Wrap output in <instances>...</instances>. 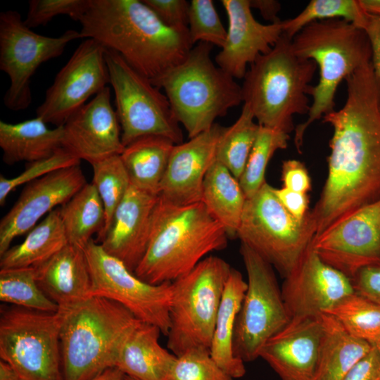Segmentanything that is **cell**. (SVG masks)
Here are the masks:
<instances>
[{
    "label": "cell",
    "instance_id": "db71d44e",
    "mask_svg": "<svg viewBox=\"0 0 380 380\" xmlns=\"http://www.w3.org/2000/svg\"><path fill=\"white\" fill-rule=\"evenodd\" d=\"M380 354V337L372 345Z\"/></svg>",
    "mask_w": 380,
    "mask_h": 380
},
{
    "label": "cell",
    "instance_id": "4fadbf2b",
    "mask_svg": "<svg viewBox=\"0 0 380 380\" xmlns=\"http://www.w3.org/2000/svg\"><path fill=\"white\" fill-rule=\"evenodd\" d=\"M80 38V32L75 30L55 37L42 35L27 27L18 11L1 12L0 69L10 80L4 96L6 107L14 111L27 108L32 102L30 80L37 69L60 56L70 42Z\"/></svg>",
    "mask_w": 380,
    "mask_h": 380
},
{
    "label": "cell",
    "instance_id": "d6986e66",
    "mask_svg": "<svg viewBox=\"0 0 380 380\" xmlns=\"http://www.w3.org/2000/svg\"><path fill=\"white\" fill-rule=\"evenodd\" d=\"M63 148L90 164L120 155L125 146L121 127L107 86L63 125Z\"/></svg>",
    "mask_w": 380,
    "mask_h": 380
},
{
    "label": "cell",
    "instance_id": "8d00e7d4",
    "mask_svg": "<svg viewBox=\"0 0 380 380\" xmlns=\"http://www.w3.org/2000/svg\"><path fill=\"white\" fill-rule=\"evenodd\" d=\"M367 15L358 0H312L296 16L282 20L283 33L292 39L313 22L336 18L363 29Z\"/></svg>",
    "mask_w": 380,
    "mask_h": 380
},
{
    "label": "cell",
    "instance_id": "d6a6232c",
    "mask_svg": "<svg viewBox=\"0 0 380 380\" xmlns=\"http://www.w3.org/2000/svg\"><path fill=\"white\" fill-rule=\"evenodd\" d=\"M260 125L243 104L236 122L224 127L217 145L215 160L224 165L239 180L246 165Z\"/></svg>",
    "mask_w": 380,
    "mask_h": 380
},
{
    "label": "cell",
    "instance_id": "52a82bcc",
    "mask_svg": "<svg viewBox=\"0 0 380 380\" xmlns=\"http://www.w3.org/2000/svg\"><path fill=\"white\" fill-rule=\"evenodd\" d=\"M213 46L198 43L182 63L151 81L165 91L189 139L209 129L216 118L243 102L241 86L212 61Z\"/></svg>",
    "mask_w": 380,
    "mask_h": 380
},
{
    "label": "cell",
    "instance_id": "3957f363",
    "mask_svg": "<svg viewBox=\"0 0 380 380\" xmlns=\"http://www.w3.org/2000/svg\"><path fill=\"white\" fill-rule=\"evenodd\" d=\"M228 238L202 202L176 205L158 195L148 244L134 273L151 284L172 282L224 248Z\"/></svg>",
    "mask_w": 380,
    "mask_h": 380
},
{
    "label": "cell",
    "instance_id": "6da1fadb",
    "mask_svg": "<svg viewBox=\"0 0 380 380\" xmlns=\"http://www.w3.org/2000/svg\"><path fill=\"white\" fill-rule=\"evenodd\" d=\"M345 80V104L322 117L333 134L327 177L310 210L315 236L380 200V90L372 62Z\"/></svg>",
    "mask_w": 380,
    "mask_h": 380
},
{
    "label": "cell",
    "instance_id": "8992f818",
    "mask_svg": "<svg viewBox=\"0 0 380 380\" xmlns=\"http://www.w3.org/2000/svg\"><path fill=\"white\" fill-rule=\"evenodd\" d=\"M291 42L296 55L312 60L319 68V80L313 86L308 117L294 129V144L300 152L306 129L334 110L339 84L371 62L372 51L365 30L340 18L313 22L296 34Z\"/></svg>",
    "mask_w": 380,
    "mask_h": 380
},
{
    "label": "cell",
    "instance_id": "7dc6e473",
    "mask_svg": "<svg viewBox=\"0 0 380 380\" xmlns=\"http://www.w3.org/2000/svg\"><path fill=\"white\" fill-rule=\"evenodd\" d=\"M274 192L287 211L298 220H303L309 212L308 194L294 191L286 188H274Z\"/></svg>",
    "mask_w": 380,
    "mask_h": 380
},
{
    "label": "cell",
    "instance_id": "f546056e",
    "mask_svg": "<svg viewBox=\"0 0 380 380\" xmlns=\"http://www.w3.org/2000/svg\"><path fill=\"white\" fill-rule=\"evenodd\" d=\"M246 201L239 180L215 160L204 179L201 202L222 226L228 237L237 236Z\"/></svg>",
    "mask_w": 380,
    "mask_h": 380
},
{
    "label": "cell",
    "instance_id": "ac0fdd59",
    "mask_svg": "<svg viewBox=\"0 0 380 380\" xmlns=\"http://www.w3.org/2000/svg\"><path fill=\"white\" fill-rule=\"evenodd\" d=\"M87 184L80 165L58 170L26 184L0 221V255L44 215L67 203Z\"/></svg>",
    "mask_w": 380,
    "mask_h": 380
},
{
    "label": "cell",
    "instance_id": "ab89813d",
    "mask_svg": "<svg viewBox=\"0 0 380 380\" xmlns=\"http://www.w3.org/2000/svg\"><path fill=\"white\" fill-rule=\"evenodd\" d=\"M212 357L210 350L191 349L177 356L170 380H233Z\"/></svg>",
    "mask_w": 380,
    "mask_h": 380
},
{
    "label": "cell",
    "instance_id": "e575fe53",
    "mask_svg": "<svg viewBox=\"0 0 380 380\" xmlns=\"http://www.w3.org/2000/svg\"><path fill=\"white\" fill-rule=\"evenodd\" d=\"M353 336L373 343L380 337V305L354 292L325 312Z\"/></svg>",
    "mask_w": 380,
    "mask_h": 380
},
{
    "label": "cell",
    "instance_id": "cb8c5ba5",
    "mask_svg": "<svg viewBox=\"0 0 380 380\" xmlns=\"http://www.w3.org/2000/svg\"><path fill=\"white\" fill-rule=\"evenodd\" d=\"M34 267L39 286L58 310L68 312L91 297V277L84 249L68 243Z\"/></svg>",
    "mask_w": 380,
    "mask_h": 380
},
{
    "label": "cell",
    "instance_id": "bcb514c9",
    "mask_svg": "<svg viewBox=\"0 0 380 380\" xmlns=\"http://www.w3.org/2000/svg\"><path fill=\"white\" fill-rule=\"evenodd\" d=\"M341 380H380V354L372 350L358 361Z\"/></svg>",
    "mask_w": 380,
    "mask_h": 380
},
{
    "label": "cell",
    "instance_id": "d4e9b609",
    "mask_svg": "<svg viewBox=\"0 0 380 380\" xmlns=\"http://www.w3.org/2000/svg\"><path fill=\"white\" fill-rule=\"evenodd\" d=\"M160 329L140 322L125 341L115 367L137 380H170L177 356L159 343Z\"/></svg>",
    "mask_w": 380,
    "mask_h": 380
},
{
    "label": "cell",
    "instance_id": "ffe728a7",
    "mask_svg": "<svg viewBox=\"0 0 380 380\" xmlns=\"http://www.w3.org/2000/svg\"><path fill=\"white\" fill-rule=\"evenodd\" d=\"M228 18L227 39L216 64L234 79L243 78L248 65L269 52L283 34L282 20L264 25L255 20L250 0H222Z\"/></svg>",
    "mask_w": 380,
    "mask_h": 380
},
{
    "label": "cell",
    "instance_id": "74e56055",
    "mask_svg": "<svg viewBox=\"0 0 380 380\" xmlns=\"http://www.w3.org/2000/svg\"><path fill=\"white\" fill-rule=\"evenodd\" d=\"M92 184L95 186L105 209L106 220L101 236L108 226L112 216L125 197L130 181L120 155H115L91 164Z\"/></svg>",
    "mask_w": 380,
    "mask_h": 380
},
{
    "label": "cell",
    "instance_id": "30bf717a",
    "mask_svg": "<svg viewBox=\"0 0 380 380\" xmlns=\"http://www.w3.org/2000/svg\"><path fill=\"white\" fill-rule=\"evenodd\" d=\"M64 312H46L15 305L0 315V358L19 380H63L61 329Z\"/></svg>",
    "mask_w": 380,
    "mask_h": 380
},
{
    "label": "cell",
    "instance_id": "4dcf8cb0",
    "mask_svg": "<svg viewBox=\"0 0 380 380\" xmlns=\"http://www.w3.org/2000/svg\"><path fill=\"white\" fill-rule=\"evenodd\" d=\"M68 243L58 207L31 229L22 243L11 246L0 255V269L36 267Z\"/></svg>",
    "mask_w": 380,
    "mask_h": 380
},
{
    "label": "cell",
    "instance_id": "e0dca14e",
    "mask_svg": "<svg viewBox=\"0 0 380 380\" xmlns=\"http://www.w3.org/2000/svg\"><path fill=\"white\" fill-rule=\"evenodd\" d=\"M290 319L319 317L353 293L351 279L324 262L311 243L281 289Z\"/></svg>",
    "mask_w": 380,
    "mask_h": 380
},
{
    "label": "cell",
    "instance_id": "816d5d0a",
    "mask_svg": "<svg viewBox=\"0 0 380 380\" xmlns=\"http://www.w3.org/2000/svg\"><path fill=\"white\" fill-rule=\"evenodd\" d=\"M358 2L365 13L380 17V0H358Z\"/></svg>",
    "mask_w": 380,
    "mask_h": 380
},
{
    "label": "cell",
    "instance_id": "f907efd6",
    "mask_svg": "<svg viewBox=\"0 0 380 380\" xmlns=\"http://www.w3.org/2000/svg\"><path fill=\"white\" fill-rule=\"evenodd\" d=\"M125 374L117 367H111L90 380H124Z\"/></svg>",
    "mask_w": 380,
    "mask_h": 380
},
{
    "label": "cell",
    "instance_id": "681fc988",
    "mask_svg": "<svg viewBox=\"0 0 380 380\" xmlns=\"http://www.w3.org/2000/svg\"><path fill=\"white\" fill-rule=\"evenodd\" d=\"M251 8L259 11L262 17L273 23L280 20L277 16L281 4L276 0H250Z\"/></svg>",
    "mask_w": 380,
    "mask_h": 380
},
{
    "label": "cell",
    "instance_id": "603a6c76",
    "mask_svg": "<svg viewBox=\"0 0 380 380\" xmlns=\"http://www.w3.org/2000/svg\"><path fill=\"white\" fill-rule=\"evenodd\" d=\"M322 334V315L291 319L265 343L259 357L281 380H314Z\"/></svg>",
    "mask_w": 380,
    "mask_h": 380
},
{
    "label": "cell",
    "instance_id": "c3c4849f",
    "mask_svg": "<svg viewBox=\"0 0 380 380\" xmlns=\"http://www.w3.org/2000/svg\"><path fill=\"white\" fill-rule=\"evenodd\" d=\"M371 47V62L380 90V17L367 13L363 27Z\"/></svg>",
    "mask_w": 380,
    "mask_h": 380
},
{
    "label": "cell",
    "instance_id": "9c48e42d",
    "mask_svg": "<svg viewBox=\"0 0 380 380\" xmlns=\"http://www.w3.org/2000/svg\"><path fill=\"white\" fill-rule=\"evenodd\" d=\"M316 231L310 210L303 220H297L265 182L246 198L236 237L285 277L311 243Z\"/></svg>",
    "mask_w": 380,
    "mask_h": 380
},
{
    "label": "cell",
    "instance_id": "2e32d148",
    "mask_svg": "<svg viewBox=\"0 0 380 380\" xmlns=\"http://www.w3.org/2000/svg\"><path fill=\"white\" fill-rule=\"evenodd\" d=\"M311 245L324 262L350 279L364 267L380 264V200L315 236Z\"/></svg>",
    "mask_w": 380,
    "mask_h": 380
},
{
    "label": "cell",
    "instance_id": "ba28073f",
    "mask_svg": "<svg viewBox=\"0 0 380 380\" xmlns=\"http://www.w3.org/2000/svg\"><path fill=\"white\" fill-rule=\"evenodd\" d=\"M231 269L222 258L210 255L172 282L167 346L176 356L191 349L210 350Z\"/></svg>",
    "mask_w": 380,
    "mask_h": 380
},
{
    "label": "cell",
    "instance_id": "44dd1931",
    "mask_svg": "<svg viewBox=\"0 0 380 380\" xmlns=\"http://www.w3.org/2000/svg\"><path fill=\"white\" fill-rule=\"evenodd\" d=\"M224 127L215 123L188 141L175 145L160 184L159 196L176 205L201 202L203 181L215 160Z\"/></svg>",
    "mask_w": 380,
    "mask_h": 380
},
{
    "label": "cell",
    "instance_id": "b9f144b4",
    "mask_svg": "<svg viewBox=\"0 0 380 380\" xmlns=\"http://www.w3.org/2000/svg\"><path fill=\"white\" fill-rule=\"evenodd\" d=\"M88 4L89 0H30L24 23L32 29L44 26L60 15L79 22Z\"/></svg>",
    "mask_w": 380,
    "mask_h": 380
},
{
    "label": "cell",
    "instance_id": "8fae6325",
    "mask_svg": "<svg viewBox=\"0 0 380 380\" xmlns=\"http://www.w3.org/2000/svg\"><path fill=\"white\" fill-rule=\"evenodd\" d=\"M106 61L124 146L150 135L182 143V131L165 94L115 51L106 49Z\"/></svg>",
    "mask_w": 380,
    "mask_h": 380
},
{
    "label": "cell",
    "instance_id": "60d3db41",
    "mask_svg": "<svg viewBox=\"0 0 380 380\" xmlns=\"http://www.w3.org/2000/svg\"><path fill=\"white\" fill-rule=\"evenodd\" d=\"M80 160L65 150L58 151L52 156L27 163L25 170L12 178L0 175V205L4 206L8 196L18 186L28 184L51 172L80 165Z\"/></svg>",
    "mask_w": 380,
    "mask_h": 380
},
{
    "label": "cell",
    "instance_id": "9a60e30c",
    "mask_svg": "<svg viewBox=\"0 0 380 380\" xmlns=\"http://www.w3.org/2000/svg\"><path fill=\"white\" fill-rule=\"evenodd\" d=\"M106 49L87 39L82 42L46 90L37 117L46 124L63 126L68 118L110 83Z\"/></svg>",
    "mask_w": 380,
    "mask_h": 380
},
{
    "label": "cell",
    "instance_id": "f6af8a7d",
    "mask_svg": "<svg viewBox=\"0 0 380 380\" xmlns=\"http://www.w3.org/2000/svg\"><path fill=\"white\" fill-rule=\"evenodd\" d=\"M281 181L284 188L308 194L312 188L311 179L305 164L300 160H284L281 165Z\"/></svg>",
    "mask_w": 380,
    "mask_h": 380
},
{
    "label": "cell",
    "instance_id": "7c38bea8",
    "mask_svg": "<svg viewBox=\"0 0 380 380\" xmlns=\"http://www.w3.org/2000/svg\"><path fill=\"white\" fill-rule=\"evenodd\" d=\"M240 253L248 281L236 321L233 347L235 355L245 362L259 357L265 343L290 318L272 265L243 243Z\"/></svg>",
    "mask_w": 380,
    "mask_h": 380
},
{
    "label": "cell",
    "instance_id": "d590c367",
    "mask_svg": "<svg viewBox=\"0 0 380 380\" xmlns=\"http://www.w3.org/2000/svg\"><path fill=\"white\" fill-rule=\"evenodd\" d=\"M289 139V134L260 125L246 165L239 179L246 198L253 196L266 182L265 175L270 160L277 150L287 147Z\"/></svg>",
    "mask_w": 380,
    "mask_h": 380
},
{
    "label": "cell",
    "instance_id": "836d02e7",
    "mask_svg": "<svg viewBox=\"0 0 380 380\" xmlns=\"http://www.w3.org/2000/svg\"><path fill=\"white\" fill-rule=\"evenodd\" d=\"M0 300L41 312L58 310L39 286L34 267L0 269Z\"/></svg>",
    "mask_w": 380,
    "mask_h": 380
},
{
    "label": "cell",
    "instance_id": "f35d334b",
    "mask_svg": "<svg viewBox=\"0 0 380 380\" xmlns=\"http://www.w3.org/2000/svg\"><path fill=\"white\" fill-rule=\"evenodd\" d=\"M188 29L193 45L205 42L222 48L225 44L227 30L212 0H192L190 2Z\"/></svg>",
    "mask_w": 380,
    "mask_h": 380
},
{
    "label": "cell",
    "instance_id": "5bb4252c",
    "mask_svg": "<svg viewBox=\"0 0 380 380\" xmlns=\"http://www.w3.org/2000/svg\"><path fill=\"white\" fill-rule=\"evenodd\" d=\"M84 249L91 277V296L122 305L139 321L158 327L167 336L172 282L151 284L143 281L93 239Z\"/></svg>",
    "mask_w": 380,
    "mask_h": 380
},
{
    "label": "cell",
    "instance_id": "ee69618b",
    "mask_svg": "<svg viewBox=\"0 0 380 380\" xmlns=\"http://www.w3.org/2000/svg\"><path fill=\"white\" fill-rule=\"evenodd\" d=\"M350 279L356 293L380 305V264L361 268Z\"/></svg>",
    "mask_w": 380,
    "mask_h": 380
},
{
    "label": "cell",
    "instance_id": "484cf974",
    "mask_svg": "<svg viewBox=\"0 0 380 380\" xmlns=\"http://www.w3.org/2000/svg\"><path fill=\"white\" fill-rule=\"evenodd\" d=\"M36 117L18 123L0 121V147L8 165L27 163L52 156L63 148V126L51 129Z\"/></svg>",
    "mask_w": 380,
    "mask_h": 380
},
{
    "label": "cell",
    "instance_id": "7a4b0ae2",
    "mask_svg": "<svg viewBox=\"0 0 380 380\" xmlns=\"http://www.w3.org/2000/svg\"><path fill=\"white\" fill-rule=\"evenodd\" d=\"M79 23L93 39L155 80L182 63L194 47L188 27L164 24L143 1L89 0Z\"/></svg>",
    "mask_w": 380,
    "mask_h": 380
},
{
    "label": "cell",
    "instance_id": "1f68e13d",
    "mask_svg": "<svg viewBox=\"0 0 380 380\" xmlns=\"http://www.w3.org/2000/svg\"><path fill=\"white\" fill-rule=\"evenodd\" d=\"M59 208L68 243L72 246L84 249L92 235L103 228L105 209L92 183H87Z\"/></svg>",
    "mask_w": 380,
    "mask_h": 380
},
{
    "label": "cell",
    "instance_id": "7402d4cb",
    "mask_svg": "<svg viewBox=\"0 0 380 380\" xmlns=\"http://www.w3.org/2000/svg\"><path fill=\"white\" fill-rule=\"evenodd\" d=\"M158 195L130 184L97 241L110 255L134 272L146 251Z\"/></svg>",
    "mask_w": 380,
    "mask_h": 380
},
{
    "label": "cell",
    "instance_id": "7bdbcfd3",
    "mask_svg": "<svg viewBox=\"0 0 380 380\" xmlns=\"http://www.w3.org/2000/svg\"><path fill=\"white\" fill-rule=\"evenodd\" d=\"M166 25L188 27L190 2L186 0H143Z\"/></svg>",
    "mask_w": 380,
    "mask_h": 380
},
{
    "label": "cell",
    "instance_id": "83f0119b",
    "mask_svg": "<svg viewBox=\"0 0 380 380\" xmlns=\"http://www.w3.org/2000/svg\"><path fill=\"white\" fill-rule=\"evenodd\" d=\"M323 334L314 380H341L372 348L351 335L332 315L323 313Z\"/></svg>",
    "mask_w": 380,
    "mask_h": 380
},
{
    "label": "cell",
    "instance_id": "f1b7e54d",
    "mask_svg": "<svg viewBox=\"0 0 380 380\" xmlns=\"http://www.w3.org/2000/svg\"><path fill=\"white\" fill-rule=\"evenodd\" d=\"M175 145L168 138L150 135L138 138L125 146L120 156L130 184L158 195Z\"/></svg>",
    "mask_w": 380,
    "mask_h": 380
},
{
    "label": "cell",
    "instance_id": "5b68a950",
    "mask_svg": "<svg viewBox=\"0 0 380 380\" xmlns=\"http://www.w3.org/2000/svg\"><path fill=\"white\" fill-rule=\"evenodd\" d=\"M63 312V380H90L115 367L125 341L141 322L122 305L100 296H92Z\"/></svg>",
    "mask_w": 380,
    "mask_h": 380
},
{
    "label": "cell",
    "instance_id": "277c9868",
    "mask_svg": "<svg viewBox=\"0 0 380 380\" xmlns=\"http://www.w3.org/2000/svg\"><path fill=\"white\" fill-rule=\"evenodd\" d=\"M284 33L272 49L250 65L241 85L243 104L260 126L290 134L293 116L308 114L317 65L296 54Z\"/></svg>",
    "mask_w": 380,
    "mask_h": 380
},
{
    "label": "cell",
    "instance_id": "11a10c76",
    "mask_svg": "<svg viewBox=\"0 0 380 380\" xmlns=\"http://www.w3.org/2000/svg\"><path fill=\"white\" fill-rule=\"evenodd\" d=\"M124 380H137L132 377L125 375Z\"/></svg>",
    "mask_w": 380,
    "mask_h": 380
},
{
    "label": "cell",
    "instance_id": "f5cc1de1",
    "mask_svg": "<svg viewBox=\"0 0 380 380\" xmlns=\"http://www.w3.org/2000/svg\"><path fill=\"white\" fill-rule=\"evenodd\" d=\"M0 380H19L12 367L2 360H0Z\"/></svg>",
    "mask_w": 380,
    "mask_h": 380
},
{
    "label": "cell",
    "instance_id": "4316f807",
    "mask_svg": "<svg viewBox=\"0 0 380 380\" xmlns=\"http://www.w3.org/2000/svg\"><path fill=\"white\" fill-rule=\"evenodd\" d=\"M247 289L240 272L231 269L217 312L210 353L214 360L232 378L246 373L244 362L234 354L233 341L236 318Z\"/></svg>",
    "mask_w": 380,
    "mask_h": 380
}]
</instances>
